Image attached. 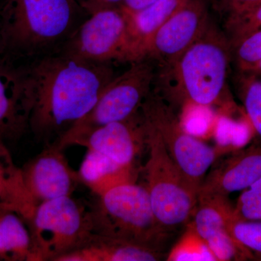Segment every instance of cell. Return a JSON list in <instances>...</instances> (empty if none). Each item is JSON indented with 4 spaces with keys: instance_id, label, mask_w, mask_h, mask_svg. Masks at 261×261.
<instances>
[{
    "instance_id": "cell-1",
    "label": "cell",
    "mask_w": 261,
    "mask_h": 261,
    "mask_svg": "<svg viewBox=\"0 0 261 261\" xmlns=\"http://www.w3.org/2000/svg\"><path fill=\"white\" fill-rule=\"evenodd\" d=\"M113 64H95L56 53L23 65L32 99L29 130L53 143L93 108L115 77Z\"/></svg>"
},
{
    "instance_id": "cell-2",
    "label": "cell",
    "mask_w": 261,
    "mask_h": 261,
    "mask_svg": "<svg viewBox=\"0 0 261 261\" xmlns=\"http://www.w3.org/2000/svg\"><path fill=\"white\" fill-rule=\"evenodd\" d=\"M89 16L79 0H6L0 9V59L27 65L56 54Z\"/></svg>"
},
{
    "instance_id": "cell-3",
    "label": "cell",
    "mask_w": 261,
    "mask_h": 261,
    "mask_svg": "<svg viewBox=\"0 0 261 261\" xmlns=\"http://www.w3.org/2000/svg\"><path fill=\"white\" fill-rule=\"evenodd\" d=\"M231 47L225 33L214 23L179 58L157 68L153 89L173 108L182 105L211 107L229 98Z\"/></svg>"
},
{
    "instance_id": "cell-4",
    "label": "cell",
    "mask_w": 261,
    "mask_h": 261,
    "mask_svg": "<svg viewBox=\"0 0 261 261\" xmlns=\"http://www.w3.org/2000/svg\"><path fill=\"white\" fill-rule=\"evenodd\" d=\"M98 197L89 212L92 233L162 252L169 233L156 219L146 186L121 184Z\"/></svg>"
},
{
    "instance_id": "cell-5",
    "label": "cell",
    "mask_w": 261,
    "mask_h": 261,
    "mask_svg": "<svg viewBox=\"0 0 261 261\" xmlns=\"http://www.w3.org/2000/svg\"><path fill=\"white\" fill-rule=\"evenodd\" d=\"M142 119L149 152L146 187L156 219L170 233L191 221L199 190L173 161L157 132Z\"/></svg>"
},
{
    "instance_id": "cell-6",
    "label": "cell",
    "mask_w": 261,
    "mask_h": 261,
    "mask_svg": "<svg viewBox=\"0 0 261 261\" xmlns=\"http://www.w3.org/2000/svg\"><path fill=\"white\" fill-rule=\"evenodd\" d=\"M129 64L124 73L114 77L105 87L89 113L54 142L58 147L64 149L78 145L96 128L124 121L140 111L141 105L153 88L156 64L148 58Z\"/></svg>"
},
{
    "instance_id": "cell-7",
    "label": "cell",
    "mask_w": 261,
    "mask_h": 261,
    "mask_svg": "<svg viewBox=\"0 0 261 261\" xmlns=\"http://www.w3.org/2000/svg\"><path fill=\"white\" fill-rule=\"evenodd\" d=\"M146 123L161 137L163 145L181 172L200 189L209 168L231 147H211L190 135L182 126L176 110L152 89L140 108Z\"/></svg>"
},
{
    "instance_id": "cell-8",
    "label": "cell",
    "mask_w": 261,
    "mask_h": 261,
    "mask_svg": "<svg viewBox=\"0 0 261 261\" xmlns=\"http://www.w3.org/2000/svg\"><path fill=\"white\" fill-rule=\"evenodd\" d=\"M27 225L33 261H57L80 247L92 233L89 212H84L71 196L39 204Z\"/></svg>"
},
{
    "instance_id": "cell-9",
    "label": "cell",
    "mask_w": 261,
    "mask_h": 261,
    "mask_svg": "<svg viewBox=\"0 0 261 261\" xmlns=\"http://www.w3.org/2000/svg\"><path fill=\"white\" fill-rule=\"evenodd\" d=\"M58 53L95 64L130 63L126 17L122 7L91 13Z\"/></svg>"
},
{
    "instance_id": "cell-10",
    "label": "cell",
    "mask_w": 261,
    "mask_h": 261,
    "mask_svg": "<svg viewBox=\"0 0 261 261\" xmlns=\"http://www.w3.org/2000/svg\"><path fill=\"white\" fill-rule=\"evenodd\" d=\"M210 22L205 0H190L155 33L145 58L152 60L157 68L172 65L200 38Z\"/></svg>"
},
{
    "instance_id": "cell-11",
    "label": "cell",
    "mask_w": 261,
    "mask_h": 261,
    "mask_svg": "<svg viewBox=\"0 0 261 261\" xmlns=\"http://www.w3.org/2000/svg\"><path fill=\"white\" fill-rule=\"evenodd\" d=\"M25 188L37 206L45 201L71 196L81 183L79 173L70 167L63 149L54 143L28 161L21 168Z\"/></svg>"
},
{
    "instance_id": "cell-12",
    "label": "cell",
    "mask_w": 261,
    "mask_h": 261,
    "mask_svg": "<svg viewBox=\"0 0 261 261\" xmlns=\"http://www.w3.org/2000/svg\"><path fill=\"white\" fill-rule=\"evenodd\" d=\"M233 208L227 197L197 195V205L190 223L216 261L252 260V254L228 232L226 223Z\"/></svg>"
},
{
    "instance_id": "cell-13",
    "label": "cell",
    "mask_w": 261,
    "mask_h": 261,
    "mask_svg": "<svg viewBox=\"0 0 261 261\" xmlns=\"http://www.w3.org/2000/svg\"><path fill=\"white\" fill-rule=\"evenodd\" d=\"M32 99L23 65L0 59V141H15L29 130Z\"/></svg>"
},
{
    "instance_id": "cell-14",
    "label": "cell",
    "mask_w": 261,
    "mask_h": 261,
    "mask_svg": "<svg viewBox=\"0 0 261 261\" xmlns=\"http://www.w3.org/2000/svg\"><path fill=\"white\" fill-rule=\"evenodd\" d=\"M78 145L102 154L122 167H135V160L146 146L140 111L124 121L96 128Z\"/></svg>"
},
{
    "instance_id": "cell-15",
    "label": "cell",
    "mask_w": 261,
    "mask_h": 261,
    "mask_svg": "<svg viewBox=\"0 0 261 261\" xmlns=\"http://www.w3.org/2000/svg\"><path fill=\"white\" fill-rule=\"evenodd\" d=\"M261 178V146L236 151L204 178L198 194L227 197L243 191Z\"/></svg>"
},
{
    "instance_id": "cell-16",
    "label": "cell",
    "mask_w": 261,
    "mask_h": 261,
    "mask_svg": "<svg viewBox=\"0 0 261 261\" xmlns=\"http://www.w3.org/2000/svg\"><path fill=\"white\" fill-rule=\"evenodd\" d=\"M190 0H156L138 11L122 7L127 20L130 62L145 58L146 49L155 33Z\"/></svg>"
},
{
    "instance_id": "cell-17",
    "label": "cell",
    "mask_w": 261,
    "mask_h": 261,
    "mask_svg": "<svg viewBox=\"0 0 261 261\" xmlns=\"http://www.w3.org/2000/svg\"><path fill=\"white\" fill-rule=\"evenodd\" d=\"M162 252L92 233L80 247L57 261H157Z\"/></svg>"
},
{
    "instance_id": "cell-18",
    "label": "cell",
    "mask_w": 261,
    "mask_h": 261,
    "mask_svg": "<svg viewBox=\"0 0 261 261\" xmlns=\"http://www.w3.org/2000/svg\"><path fill=\"white\" fill-rule=\"evenodd\" d=\"M0 205L20 215L27 224L37 207L25 188L21 168L15 165L3 141H0Z\"/></svg>"
},
{
    "instance_id": "cell-19",
    "label": "cell",
    "mask_w": 261,
    "mask_h": 261,
    "mask_svg": "<svg viewBox=\"0 0 261 261\" xmlns=\"http://www.w3.org/2000/svg\"><path fill=\"white\" fill-rule=\"evenodd\" d=\"M78 173L81 183L97 196L117 185L135 182L136 178L135 167H122L102 154L89 149Z\"/></svg>"
},
{
    "instance_id": "cell-20",
    "label": "cell",
    "mask_w": 261,
    "mask_h": 261,
    "mask_svg": "<svg viewBox=\"0 0 261 261\" xmlns=\"http://www.w3.org/2000/svg\"><path fill=\"white\" fill-rule=\"evenodd\" d=\"M0 260L33 261L30 230L25 220L0 205Z\"/></svg>"
},
{
    "instance_id": "cell-21",
    "label": "cell",
    "mask_w": 261,
    "mask_h": 261,
    "mask_svg": "<svg viewBox=\"0 0 261 261\" xmlns=\"http://www.w3.org/2000/svg\"><path fill=\"white\" fill-rule=\"evenodd\" d=\"M167 260L216 261V259L189 222L186 225V231L168 254Z\"/></svg>"
},
{
    "instance_id": "cell-22",
    "label": "cell",
    "mask_w": 261,
    "mask_h": 261,
    "mask_svg": "<svg viewBox=\"0 0 261 261\" xmlns=\"http://www.w3.org/2000/svg\"><path fill=\"white\" fill-rule=\"evenodd\" d=\"M245 74L247 78L240 82L239 94L255 132L253 144L261 146V80L252 73Z\"/></svg>"
},
{
    "instance_id": "cell-23",
    "label": "cell",
    "mask_w": 261,
    "mask_h": 261,
    "mask_svg": "<svg viewBox=\"0 0 261 261\" xmlns=\"http://www.w3.org/2000/svg\"><path fill=\"white\" fill-rule=\"evenodd\" d=\"M226 226L231 236L252 254V260H261V220L239 219L232 211Z\"/></svg>"
},
{
    "instance_id": "cell-24",
    "label": "cell",
    "mask_w": 261,
    "mask_h": 261,
    "mask_svg": "<svg viewBox=\"0 0 261 261\" xmlns=\"http://www.w3.org/2000/svg\"><path fill=\"white\" fill-rule=\"evenodd\" d=\"M230 47L239 72L250 73L261 62V29L230 44Z\"/></svg>"
},
{
    "instance_id": "cell-25",
    "label": "cell",
    "mask_w": 261,
    "mask_h": 261,
    "mask_svg": "<svg viewBox=\"0 0 261 261\" xmlns=\"http://www.w3.org/2000/svg\"><path fill=\"white\" fill-rule=\"evenodd\" d=\"M233 213L239 219L261 220V178L243 190L233 207Z\"/></svg>"
},
{
    "instance_id": "cell-26",
    "label": "cell",
    "mask_w": 261,
    "mask_h": 261,
    "mask_svg": "<svg viewBox=\"0 0 261 261\" xmlns=\"http://www.w3.org/2000/svg\"><path fill=\"white\" fill-rule=\"evenodd\" d=\"M226 36L229 44L261 29V5L250 13L224 23Z\"/></svg>"
},
{
    "instance_id": "cell-27",
    "label": "cell",
    "mask_w": 261,
    "mask_h": 261,
    "mask_svg": "<svg viewBox=\"0 0 261 261\" xmlns=\"http://www.w3.org/2000/svg\"><path fill=\"white\" fill-rule=\"evenodd\" d=\"M212 4L226 23L256 9L261 0H212Z\"/></svg>"
},
{
    "instance_id": "cell-28",
    "label": "cell",
    "mask_w": 261,
    "mask_h": 261,
    "mask_svg": "<svg viewBox=\"0 0 261 261\" xmlns=\"http://www.w3.org/2000/svg\"><path fill=\"white\" fill-rule=\"evenodd\" d=\"M81 5L89 15L93 12L105 8H116L123 6L124 0H79Z\"/></svg>"
},
{
    "instance_id": "cell-29",
    "label": "cell",
    "mask_w": 261,
    "mask_h": 261,
    "mask_svg": "<svg viewBox=\"0 0 261 261\" xmlns=\"http://www.w3.org/2000/svg\"><path fill=\"white\" fill-rule=\"evenodd\" d=\"M155 1L156 0H124L122 7L129 11H138Z\"/></svg>"
},
{
    "instance_id": "cell-30",
    "label": "cell",
    "mask_w": 261,
    "mask_h": 261,
    "mask_svg": "<svg viewBox=\"0 0 261 261\" xmlns=\"http://www.w3.org/2000/svg\"><path fill=\"white\" fill-rule=\"evenodd\" d=\"M249 73H252V74L256 75H261V62H260V63L255 67V68H254V69Z\"/></svg>"
}]
</instances>
